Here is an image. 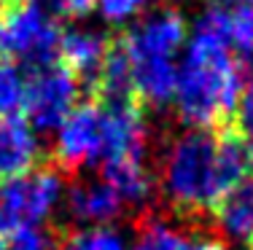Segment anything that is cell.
Listing matches in <instances>:
<instances>
[{
	"instance_id": "cell-8",
	"label": "cell",
	"mask_w": 253,
	"mask_h": 250,
	"mask_svg": "<svg viewBox=\"0 0 253 250\" xmlns=\"http://www.w3.org/2000/svg\"><path fill=\"white\" fill-rule=\"evenodd\" d=\"M132 226H135L132 250H186L194 237L208 234V231H197L178 221L162 205H151L143 213H137L132 218Z\"/></svg>"
},
{
	"instance_id": "cell-21",
	"label": "cell",
	"mask_w": 253,
	"mask_h": 250,
	"mask_svg": "<svg viewBox=\"0 0 253 250\" xmlns=\"http://www.w3.org/2000/svg\"><path fill=\"white\" fill-rule=\"evenodd\" d=\"M226 3H237V5H248V8H253V0H226Z\"/></svg>"
},
{
	"instance_id": "cell-14",
	"label": "cell",
	"mask_w": 253,
	"mask_h": 250,
	"mask_svg": "<svg viewBox=\"0 0 253 250\" xmlns=\"http://www.w3.org/2000/svg\"><path fill=\"white\" fill-rule=\"evenodd\" d=\"M59 250H126V245L124 237L111 226H89V229L62 226Z\"/></svg>"
},
{
	"instance_id": "cell-17",
	"label": "cell",
	"mask_w": 253,
	"mask_h": 250,
	"mask_svg": "<svg viewBox=\"0 0 253 250\" xmlns=\"http://www.w3.org/2000/svg\"><path fill=\"white\" fill-rule=\"evenodd\" d=\"M229 127L234 129V135L243 140V145L248 148V153L253 156V89L251 86H245L243 94H240Z\"/></svg>"
},
{
	"instance_id": "cell-2",
	"label": "cell",
	"mask_w": 253,
	"mask_h": 250,
	"mask_svg": "<svg viewBox=\"0 0 253 250\" xmlns=\"http://www.w3.org/2000/svg\"><path fill=\"white\" fill-rule=\"evenodd\" d=\"M62 27L43 0L0 3V59L19 62L25 73L49 68L59 59Z\"/></svg>"
},
{
	"instance_id": "cell-19",
	"label": "cell",
	"mask_w": 253,
	"mask_h": 250,
	"mask_svg": "<svg viewBox=\"0 0 253 250\" xmlns=\"http://www.w3.org/2000/svg\"><path fill=\"white\" fill-rule=\"evenodd\" d=\"M49 8L59 16H68V19H84L94 11L97 0H46Z\"/></svg>"
},
{
	"instance_id": "cell-10",
	"label": "cell",
	"mask_w": 253,
	"mask_h": 250,
	"mask_svg": "<svg viewBox=\"0 0 253 250\" xmlns=\"http://www.w3.org/2000/svg\"><path fill=\"white\" fill-rule=\"evenodd\" d=\"M68 188V213L76 221L105 226L126 213L119 194L102 178H70Z\"/></svg>"
},
{
	"instance_id": "cell-11",
	"label": "cell",
	"mask_w": 253,
	"mask_h": 250,
	"mask_svg": "<svg viewBox=\"0 0 253 250\" xmlns=\"http://www.w3.org/2000/svg\"><path fill=\"white\" fill-rule=\"evenodd\" d=\"M41 164V145L30 124L16 116H0V180H14Z\"/></svg>"
},
{
	"instance_id": "cell-13",
	"label": "cell",
	"mask_w": 253,
	"mask_h": 250,
	"mask_svg": "<svg viewBox=\"0 0 253 250\" xmlns=\"http://www.w3.org/2000/svg\"><path fill=\"white\" fill-rule=\"evenodd\" d=\"M132 59V83L135 97L143 108L165 110L175 97L178 68L165 57H129Z\"/></svg>"
},
{
	"instance_id": "cell-7",
	"label": "cell",
	"mask_w": 253,
	"mask_h": 250,
	"mask_svg": "<svg viewBox=\"0 0 253 250\" xmlns=\"http://www.w3.org/2000/svg\"><path fill=\"white\" fill-rule=\"evenodd\" d=\"M102 180L119 194L132 218L156 205V183L148 159H113L102 162Z\"/></svg>"
},
{
	"instance_id": "cell-20",
	"label": "cell",
	"mask_w": 253,
	"mask_h": 250,
	"mask_svg": "<svg viewBox=\"0 0 253 250\" xmlns=\"http://www.w3.org/2000/svg\"><path fill=\"white\" fill-rule=\"evenodd\" d=\"M186 250H226V242L218 240L215 234H200L191 240V245Z\"/></svg>"
},
{
	"instance_id": "cell-6",
	"label": "cell",
	"mask_w": 253,
	"mask_h": 250,
	"mask_svg": "<svg viewBox=\"0 0 253 250\" xmlns=\"http://www.w3.org/2000/svg\"><path fill=\"white\" fill-rule=\"evenodd\" d=\"M186 33H189V25H186V16L180 14L178 5H159L135 27L122 33V38L129 57L172 59V54L186 43Z\"/></svg>"
},
{
	"instance_id": "cell-4",
	"label": "cell",
	"mask_w": 253,
	"mask_h": 250,
	"mask_svg": "<svg viewBox=\"0 0 253 250\" xmlns=\"http://www.w3.org/2000/svg\"><path fill=\"white\" fill-rule=\"evenodd\" d=\"M57 140L46 153V162L65 175V180L78 178L84 167L97 164L100 135H102V105L94 97H86L76 105L59 124Z\"/></svg>"
},
{
	"instance_id": "cell-16",
	"label": "cell",
	"mask_w": 253,
	"mask_h": 250,
	"mask_svg": "<svg viewBox=\"0 0 253 250\" xmlns=\"http://www.w3.org/2000/svg\"><path fill=\"white\" fill-rule=\"evenodd\" d=\"M25 70L11 59H0V116H16L25 108Z\"/></svg>"
},
{
	"instance_id": "cell-22",
	"label": "cell",
	"mask_w": 253,
	"mask_h": 250,
	"mask_svg": "<svg viewBox=\"0 0 253 250\" xmlns=\"http://www.w3.org/2000/svg\"><path fill=\"white\" fill-rule=\"evenodd\" d=\"M248 245H251V250H253V240H251V242H248Z\"/></svg>"
},
{
	"instance_id": "cell-3",
	"label": "cell",
	"mask_w": 253,
	"mask_h": 250,
	"mask_svg": "<svg viewBox=\"0 0 253 250\" xmlns=\"http://www.w3.org/2000/svg\"><path fill=\"white\" fill-rule=\"evenodd\" d=\"M65 183V175L46 159L27 175L5 180L0 188V237L22 226L43 223L57 207Z\"/></svg>"
},
{
	"instance_id": "cell-23",
	"label": "cell",
	"mask_w": 253,
	"mask_h": 250,
	"mask_svg": "<svg viewBox=\"0 0 253 250\" xmlns=\"http://www.w3.org/2000/svg\"><path fill=\"white\" fill-rule=\"evenodd\" d=\"M0 250H3V240H0Z\"/></svg>"
},
{
	"instance_id": "cell-1",
	"label": "cell",
	"mask_w": 253,
	"mask_h": 250,
	"mask_svg": "<svg viewBox=\"0 0 253 250\" xmlns=\"http://www.w3.org/2000/svg\"><path fill=\"white\" fill-rule=\"evenodd\" d=\"M215 159L218 138L210 129L167 132L151 145L156 205H162L186 226L208 234H215L210 213L221 199Z\"/></svg>"
},
{
	"instance_id": "cell-15",
	"label": "cell",
	"mask_w": 253,
	"mask_h": 250,
	"mask_svg": "<svg viewBox=\"0 0 253 250\" xmlns=\"http://www.w3.org/2000/svg\"><path fill=\"white\" fill-rule=\"evenodd\" d=\"M62 226H22L11 231L3 242V250H59Z\"/></svg>"
},
{
	"instance_id": "cell-5",
	"label": "cell",
	"mask_w": 253,
	"mask_h": 250,
	"mask_svg": "<svg viewBox=\"0 0 253 250\" xmlns=\"http://www.w3.org/2000/svg\"><path fill=\"white\" fill-rule=\"evenodd\" d=\"M25 110L35 129L41 132H54L65 121L70 110L78 105L81 86L70 75L65 65L54 62L49 68H41L35 73H25Z\"/></svg>"
},
{
	"instance_id": "cell-12",
	"label": "cell",
	"mask_w": 253,
	"mask_h": 250,
	"mask_svg": "<svg viewBox=\"0 0 253 250\" xmlns=\"http://www.w3.org/2000/svg\"><path fill=\"white\" fill-rule=\"evenodd\" d=\"M210 221L224 242L253 240V172L215 202Z\"/></svg>"
},
{
	"instance_id": "cell-9",
	"label": "cell",
	"mask_w": 253,
	"mask_h": 250,
	"mask_svg": "<svg viewBox=\"0 0 253 250\" xmlns=\"http://www.w3.org/2000/svg\"><path fill=\"white\" fill-rule=\"evenodd\" d=\"M108 43H111V38L92 33V30H62L59 59L70 70V75L78 81V86H84L89 94H92L102 70V62H105Z\"/></svg>"
},
{
	"instance_id": "cell-18",
	"label": "cell",
	"mask_w": 253,
	"mask_h": 250,
	"mask_svg": "<svg viewBox=\"0 0 253 250\" xmlns=\"http://www.w3.org/2000/svg\"><path fill=\"white\" fill-rule=\"evenodd\" d=\"M151 0H97L100 14L111 25H124L126 19H132L135 14H140Z\"/></svg>"
}]
</instances>
